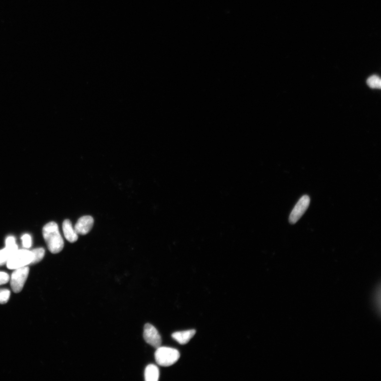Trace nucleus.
I'll list each match as a JSON object with an SVG mask.
<instances>
[{"mask_svg":"<svg viewBox=\"0 0 381 381\" xmlns=\"http://www.w3.org/2000/svg\"><path fill=\"white\" fill-rule=\"evenodd\" d=\"M367 83L369 87L372 89H381V80L378 76H373L369 77L367 80Z\"/></svg>","mask_w":381,"mask_h":381,"instance_id":"obj_13","label":"nucleus"},{"mask_svg":"<svg viewBox=\"0 0 381 381\" xmlns=\"http://www.w3.org/2000/svg\"><path fill=\"white\" fill-rule=\"evenodd\" d=\"M11 295L10 291L6 288L0 289V304L7 303L9 300Z\"/></svg>","mask_w":381,"mask_h":381,"instance_id":"obj_14","label":"nucleus"},{"mask_svg":"<svg viewBox=\"0 0 381 381\" xmlns=\"http://www.w3.org/2000/svg\"><path fill=\"white\" fill-rule=\"evenodd\" d=\"M310 203V199L307 195H304L300 199L290 215L289 222L291 224L296 223L302 218L307 210Z\"/></svg>","mask_w":381,"mask_h":381,"instance_id":"obj_5","label":"nucleus"},{"mask_svg":"<svg viewBox=\"0 0 381 381\" xmlns=\"http://www.w3.org/2000/svg\"><path fill=\"white\" fill-rule=\"evenodd\" d=\"M16 251L7 247L0 250V267L7 264L9 259Z\"/></svg>","mask_w":381,"mask_h":381,"instance_id":"obj_11","label":"nucleus"},{"mask_svg":"<svg viewBox=\"0 0 381 381\" xmlns=\"http://www.w3.org/2000/svg\"><path fill=\"white\" fill-rule=\"evenodd\" d=\"M33 259L32 251L26 250H18L10 257L7 263L10 270H16L31 265Z\"/></svg>","mask_w":381,"mask_h":381,"instance_id":"obj_3","label":"nucleus"},{"mask_svg":"<svg viewBox=\"0 0 381 381\" xmlns=\"http://www.w3.org/2000/svg\"><path fill=\"white\" fill-rule=\"evenodd\" d=\"M180 357L179 351L175 349L159 347L155 353V359L158 365L161 366L169 367L175 365Z\"/></svg>","mask_w":381,"mask_h":381,"instance_id":"obj_2","label":"nucleus"},{"mask_svg":"<svg viewBox=\"0 0 381 381\" xmlns=\"http://www.w3.org/2000/svg\"><path fill=\"white\" fill-rule=\"evenodd\" d=\"M159 378V371L158 367L154 365H148L145 371V378L146 381H158Z\"/></svg>","mask_w":381,"mask_h":381,"instance_id":"obj_10","label":"nucleus"},{"mask_svg":"<svg viewBox=\"0 0 381 381\" xmlns=\"http://www.w3.org/2000/svg\"><path fill=\"white\" fill-rule=\"evenodd\" d=\"M6 247L11 248V249L17 251L18 250V245L16 243V239L13 236H9L5 240Z\"/></svg>","mask_w":381,"mask_h":381,"instance_id":"obj_15","label":"nucleus"},{"mask_svg":"<svg viewBox=\"0 0 381 381\" xmlns=\"http://www.w3.org/2000/svg\"><path fill=\"white\" fill-rule=\"evenodd\" d=\"M10 280V276L7 273L0 272V286L7 284Z\"/></svg>","mask_w":381,"mask_h":381,"instance_id":"obj_17","label":"nucleus"},{"mask_svg":"<svg viewBox=\"0 0 381 381\" xmlns=\"http://www.w3.org/2000/svg\"><path fill=\"white\" fill-rule=\"evenodd\" d=\"M22 244L25 248H29L32 246V241L31 236L28 234H25L21 238Z\"/></svg>","mask_w":381,"mask_h":381,"instance_id":"obj_16","label":"nucleus"},{"mask_svg":"<svg viewBox=\"0 0 381 381\" xmlns=\"http://www.w3.org/2000/svg\"><path fill=\"white\" fill-rule=\"evenodd\" d=\"M32 252L33 254V259L31 265L36 264L42 260L43 259L45 251L43 248H37L32 250Z\"/></svg>","mask_w":381,"mask_h":381,"instance_id":"obj_12","label":"nucleus"},{"mask_svg":"<svg viewBox=\"0 0 381 381\" xmlns=\"http://www.w3.org/2000/svg\"><path fill=\"white\" fill-rule=\"evenodd\" d=\"M43 235L51 253H59L63 250L64 242L60 233L59 226L55 222H51L45 224L43 229Z\"/></svg>","mask_w":381,"mask_h":381,"instance_id":"obj_1","label":"nucleus"},{"mask_svg":"<svg viewBox=\"0 0 381 381\" xmlns=\"http://www.w3.org/2000/svg\"><path fill=\"white\" fill-rule=\"evenodd\" d=\"M94 219L90 216L80 217L76 226L75 230L78 235H85L88 234L94 226Z\"/></svg>","mask_w":381,"mask_h":381,"instance_id":"obj_7","label":"nucleus"},{"mask_svg":"<svg viewBox=\"0 0 381 381\" xmlns=\"http://www.w3.org/2000/svg\"><path fill=\"white\" fill-rule=\"evenodd\" d=\"M63 230L64 234L67 240L73 243L78 239V234L76 230L73 227V225L70 220L66 219L63 223Z\"/></svg>","mask_w":381,"mask_h":381,"instance_id":"obj_8","label":"nucleus"},{"mask_svg":"<svg viewBox=\"0 0 381 381\" xmlns=\"http://www.w3.org/2000/svg\"><path fill=\"white\" fill-rule=\"evenodd\" d=\"M195 333L196 331L195 330L177 332L173 333L172 334V337L179 344L186 345L194 337Z\"/></svg>","mask_w":381,"mask_h":381,"instance_id":"obj_9","label":"nucleus"},{"mask_svg":"<svg viewBox=\"0 0 381 381\" xmlns=\"http://www.w3.org/2000/svg\"><path fill=\"white\" fill-rule=\"evenodd\" d=\"M143 338L146 342L158 349L161 346V338L159 333L156 328L150 324H146L144 326Z\"/></svg>","mask_w":381,"mask_h":381,"instance_id":"obj_6","label":"nucleus"},{"mask_svg":"<svg viewBox=\"0 0 381 381\" xmlns=\"http://www.w3.org/2000/svg\"><path fill=\"white\" fill-rule=\"evenodd\" d=\"M30 273V268L26 266L16 269L11 275L10 285L16 293L20 292L24 287Z\"/></svg>","mask_w":381,"mask_h":381,"instance_id":"obj_4","label":"nucleus"}]
</instances>
